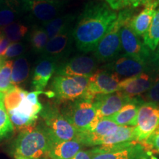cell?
<instances>
[{"label":"cell","mask_w":159,"mask_h":159,"mask_svg":"<svg viewBox=\"0 0 159 159\" xmlns=\"http://www.w3.org/2000/svg\"><path fill=\"white\" fill-rule=\"evenodd\" d=\"M117 15L105 2L91 1L87 3L72 30L77 48L84 53L94 51L116 21Z\"/></svg>","instance_id":"1"},{"label":"cell","mask_w":159,"mask_h":159,"mask_svg":"<svg viewBox=\"0 0 159 159\" xmlns=\"http://www.w3.org/2000/svg\"><path fill=\"white\" fill-rule=\"evenodd\" d=\"M51 140L42 123L21 131L12 144V154L29 159H42L47 156Z\"/></svg>","instance_id":"2"},{"label":"cell","mask_w":159,"mask_h":159,"mask_svg":"<svg viewBox=\"0 0 159 159\" xmlns=\"http://www.w3.org/2000/svg\"><path fill=\"white\" fill-rule=\"evenodd\" d=\"M134 15V8H125L119 12L116 21L94 49V57L98 62L111 61L118 56L122 50L120 30L123 25L130 22Z\"/></svg>","instance_id":"3"},{"label":"cell","mask_w":159,"mask_h":159,"mask_svg":"<svg viewBox=\"0 0 159 159\" xmlns=\"http://www.w3.org/2000/svg\"><path fill=\"white\" fill-rule=\"evenodd\" d=\"M42 125L47 130L51 142L78 140L80 133L61 114L56 104L47 103L41 113Z\"/></svg>","instance_id":"4"},{"label":"cell","mask_w":159,"mask_h":159,"mask_svg":"<svg viewBox=\"0 0 159 159\" xmlns=\"http://www.w3.org/2000/svg\"><path fill=\"white\" fill-rule=\"evenodd\" d=\"M62 104L61 114L80 134L92 130L97 116L94 100L82 98Z\"/></svg>","instance_id":"5"},{"label":"cell","mask_w":159,"mask_h":159,"mask_svg":"<svg viewBox=\"0 0 159 159\" xmlns=\"http://www.w3.org/2000/svg\"><path fill=\"white\" fill-rule=\"evenodd\" d=\"M89 77L56 75L50 84L49 91L52 94V98H55L57 103L85 99L89 84Z\"/></svg>","instance_id":"6"},{"label":"cell","mask_w":159,"mask_h":159,"mask_svg":"<svg viewBox=\"0 0 159 159\" xmlns=\"http://www.w3.org/2000/svg\"><path fill=\"white\" fill-rule=\"evenodd\" d=\"M90 151L91 159H142L151 156L144 146L137 142L94 147Z\"/></svg>","instance_id":"7"},{"label":"cell","mask_w":159,"mask_h":159,"mask_svg":"<svg viewBox=\"0 0 159 159\" xmlns=\"http://www.w3.org/2000/svg\"><path fill=\"white\" fill-rule=\"evenodd\" d=\"M158 128L159 105L144 102L139 108L135 126L136 142H145Z\"/></svg>","instance_id":"8"},{"label":"cell","mask_w":159,"mask_h":159,"mask_svg":"<svg viewBox=\"0 0 159 159\" xmlns=\"http://www.w3.org/2000/svg\"><path fill=\"white\" fill-rule=\"evenodd\" d=\"M120 77L108 69H99L89 77V84L85 99L94 100L100 94H108L119 91Z\"/></svg>","instance_id":"9"},{"label":"cell","mask_w":159,"mask_h":159,"mask_svg":"<svg viewBox=\"0 0 159 159\" xmlns=\"http://www.w3.org/2000/svg\"><path fill=\"white\" fill-rule=\"evenodd\" d=\"M64 2L52 0H22L21 9L42 24L58 16L63 11Z\"/></svg>","instance_id":"10"},{"label":"cell","mask_w":159,"mask_h":159,"mask_svg":"<svg viewBox=\"0 0 159 159\" xmlns=\"http://www.w3.org/2000/svg\"><path fill=\"white\" fill-rule=\"evenodd\" d=\"M98 61L88 55H77L57 65L55 75L62 76L91 77L97 70Z\"/></svg>","instance_id":"11"},{"label":"cell","mask_w":159,"mask_h":159,"mask_svg":"<svg viewBox=\"0 0 159 159\" xmlns=\"http://www.w3.org/2000/svg\"><path fill=\"white\" fill-rule=\"evenodd\" d=\"M133 99L119 91L108 94L97 95L94 99L97 109L96 118L99 120L112 116Z\"/></svg>","instance_id":"12"},{"label":"cell","mask_w":159,"mask_h":159,"mask_svg":"<svg viewBox=\"0 0 159 159\" xmlns=\"http://www.w3.org/2000/svg\"><path fill=\"white\" fill-rule=\"evenodd\" d=\"M149 61L128 55H124L105 66V69L116 73L119 77H130L145 73Z\"/></svg>","instance_id":"13"},{"label":"cell","mask_w":159,"mask_h":159,"mask_svg":"<svg viewBox=\"0 0 159 159\" xmlns=\"http://www.w3.org/2000/svg\"><path fill=\"white\" fill-rule=\"evenodd\" d=\"M120 41L125 54L149 61L152 58L150 52L130 29L129 22L123 25L120 30Z\"/></svg>","instance_id":"14"},{"label":"cell","mask_w":159,"mask_h":159,"mask_svg":"<svg viewBox=\"0 0 159 159\" xmlns=\"http://www.w3.org/2000/svg\"><path fill=\"white\" fill-rule=\"evenodd\" d=\"M72 30H69L49 39L41 55L58 62L69 52L72 43Z\"/></svg>","instance_id":"15"},{"label":"cell","mask_w":159,"mask_h":159,"mask_svg":"<svg viewBox=\"0 0 159 159\" xmlns=\"http://www.w3.org/2000/svg\"><path fill=\"white\" fill-rule=\"evenodd\" d=\"M153 78L146 73L128 77L119 82V91L130 98L143 95L152 86Z\"/></svg>","instance_id":"16"},{"label":"cell","mask_w":159,"mask_h":159,"mask_svg":"<svg viewBox=\"0 0 159 159\" xmlns=\"http://www.w3.org/2000/svg\"><path fill=\"white\" fill-rule=\"evenodd\" d=\"M57 62L48 57H42L34 67L32 77V84L35 91H41L46 88L49 80L55 72Z\"/></svg>","instance_id":"17"},{"label":"cell","mask_w":159,"mask_h":159,"mask_svg":"<svg viewBox=\"0 0 159 159\" xmlns=\"http://www.w3.org/2000/svg\"><path fill=\"white\" fill-rule=\"evenodd\" d=\"M159 5V0H153L147 4L139 14L134 16L129 22L130 29L138 36H144L150 27L151 21Z\"/></svg>","instance_id":"18"},{"label":"cell","mask_w":159,"mask_h":159,"mask_svg":"<svg viewBox=\"0 0 159 159\" xmlns=\"http://www.w3.org/2000/svg\"><path fill=\"white\" fill-rule=\"evenodd\" d=\"M84 145L78 140L51 142L46 158L48 159H71L81 151Z\"/></svg>","instance_id":"19"},{"label":"cell","mask_w":159,"mask_h":159,"mask_svg":"<svg viewBox=\"0 0 159 159\" xmlns=\"http://www.w3.org/2000/svg\"><path fill=\"white\" fill-rule=\"evenodd\" d=\"M143 103L144 102L140 97H135L130 102L124 105L119 111L106 119L112 121L119 126L135 127L136 125L139 108Z\"/></svg>","instance_id":"20"},{"label":"cell","mask_w":159,"mask_h":159,"mask_svg":"<svg viewBox=\"0 0 159 159\" xmlns=\"http://www.w3.org/2000/svg\"><path fill=\"white\" fill-rule=\"evenodd\" d=\"M130 142H136L135 127L119 126L114 134L99 139L96 147L109 146Z\"/></svg>","instance_id":"21"},{"label":"cell","mask_w":159,"mask_h":159,"mask_svg":"<svg viewBox=\"0 0 159 159\" xmlns=\"http://www.w3.org/2000/svg\"><path fill=\"white\" fill-rule=\"evenodd\" d=\"M75 19L76 16L72 13L58 16L48 22L42 24L43 28L47 32L49 39H51L63 32L70 30L71 25Z\"/></svg>","instance_id":"22"},{"label":"cell","mask_w":159,"mask_h":159,"mask_svg":"<svg viewBox=\"0 0 159 159\" xmlns=\"http://www.w3.org/2000/svg\"><path fill=\"white\" fill-rule=\"evenodd\" d=\"M20 12L21 7L18 0H2L0 4V29L14 22Z\"/></svg>","instance_id":"23"},{"label":"cell","mask_w":159,"mask_h":159,"mask_svg":"<svg viewBox=\"0 0 159 159\" xmlns=\"http://www.w3.org/2000/svg\"><path fill=\"white\" fill-rule=\"evenodd\" d=\"M30 65L27 59L24 56L13 61L11 75V83L13 86H19L27 80L29 77Z\"/></svg>","instance_id":"24"},{"label":"cell","mask_w":159,"mask_h":159,"mask_svg":"<svg viewBox=\"0 0 159 159\" xmlns=\"http://www.w3.org/2000/svg\"><path fill=\"white\" fill-rule=\"evenodd\" d=\"M143 37L144 45L151 51L156 50L159 43V7H157L150 27Z\"/></svg>","instance_id":"25"},{"label":"cell","mask_w":159,"mask_h":159,"mask_svg":"<svg viewBox=\"0 0 159 159\" xmlns=\"http://www.w3.org/2000/svg\"><path fill=\"white\" fill-rule=\"evenodd\" d=\"M27 93V91L19 86H14L11 90L5 93L3 97V104L7 112L16 108Z\"/></svg>","instance_id":"26"},{"label":"cell","mask_w":159,"mask_h":159,"mask_svg":"<svg viewBox=\"0 0 159 159\" xmlns=\"http://www.w3.org/2000/svg\"><path fill=\"white\" fill-rule=\"evenodd\" d=\"M2 33L10 42H19L27 33L28 27L20 22H13L2 29Z\"/></svg>","instance_id":"27"},{"label":"cell","mask_w":159,"mask_h":159,"mask_svg":"<svg viewBox=\"0 0 159 159\" xmlns=\"http://www.w3.org/2000/svg\"><path fill=\"white\" fill-rule=\"evenodd\" d=\"M49 40L48 35L43 27H35L32 31L30 41L33 50L35 52L41 53Z\"/></svg>","instance_id":"28"},{"label":"cell","mask_w":159,"mask_h":159,"mask_svg":"<svg viewBox=\"0 0 159 159\" xmlns=\"http://www.w3.org/2000/svg\"><path fill=\"white\" fill-rule=\"evenodd\" d=\"M13 65V61H6L0 69V93L3 94L14 87L11 83Z\"/></svg>","instance_id":"29"},{"label":"cell","mask_w":159,"mask_h":159,"mask_svg":"<svg viewBox=\"0 0 159 159\" xmlns=\"http://www.w3.org/2000/svg\"><path fill=\"white\" fill-rule=\"evenodd\" d=\"M11 119L3 104V99H0V142L8 137L13 131Z\"/></svg>","instance_id":"30"},{"label":"cell","mask_w":159,"mask_h":159,"mask_svg":"<svg viewBox=\"0 0 159 159\" xmlns=\"http://www.w3.org/2000/svg\"><path fill=\"white\" fill-rule=\"evenodd\" d=\"M113 11H122L125 8H136L146 5L153 0H104Z\"/></svg>","instance_id":"31"},{"label":"cell","mask_w":159,"mask_h":159,"mask_svg":"<svg viewBox=\"0 0 159 159\" xmlns=\"http://www.w3.org/2000/svg\"><path fill=\"white\" fill-rule=\"evenodd\" d=\"M140 97L144 102L159 105V71L153 78L151 88Z\"/></svg>","instance_id":"32"},{"label":"cell","mask_w":159,"mask_h":159,"mask_svg":"<svg viewBox=\"0 0 159 159\" xmlns=\"http://www.w3.org/2000/svg\"><path fill=\"white\" fill-rule=\"evenodd\" d=\"M25 46L24 43L20 42H13L11 43L8 46L7 49L5 51L3 54L0 55V57H2L5 60L13 58V57H18L21 55L25 52Z\"/></svg>","instance_id":"33"},{"label":"cell","mask_w":159,"mask_h":159,"mask_svg":"<svg viewBox=\"0 0 159 159\" xmlns=\"http://www.w3.org/2000/svg\"><path fill=\"white\" fill-rule=\"evenodd\" d=\"M149 153L156 152L159 153V128L144 142L141 143Z\"/></svg>","instance_id":"34"},{"label":"cell","mask_w":159,"mask_h":159,"mask_svg":"<svg viewBox=\"0 0 159 159\" xmlns=\"http://www.w3.org/2000/svg\"><path fill=\"white\" fill-rule=\"evenodd\" d=\"M43 91H33L31 92H27L26 94V98L32 104H38L40 102L39 101V96L41 94H43Z\"/></svg>","instance_id":"35"},{"label":"cell","mask_w":159,"mask_h":159,"mask_svg":"<svg viewBox=\"0 0 159 159\" xmlns=\"http://www.w3.org/2000/svg\"><path fill=\"white\" fill-rule=\"evenodd\" d=\"M42 159H48L47 158H44ZM71 159H91V151L89 150H82L77 153L75 157H73Z\"/></svg>","instance_id":"36"},{"label":"cell","mask_w":159,"mask_h":159,"mask_svg":"<svg viewBox=\"0 0 159 159\" xmlns=\"http://www.w3.org/2000/svg\"><path fill=\"white\" fill-rule=\"evenodd\" d=\"M9 45L10 41H8V39H7L5 36H4L2 38V39L1 42H0V55L5 52V51L7 49Z\"/></svg>","instance_id":"37"},{"label":"cell","mask_w":159,"mask_h":159,"mask_svg":"<svg viewBox=\"0 0 159 159\" xmlns=\"http://www.w3.org/2000/svg\"><path fill=\"white\" fill-rule=\"evenodd\" d=\"M151 61L154 63L155 64L159 66V43L156 49L154 51L153 55H152V58H151Z\"/></svg>","instance_id":"38"},{"label":"cell","mask_w":159,"mask_h":159,"mask_svg":"<svg viewBox=\"0 0 159 159\" xmlns=\"http://www.w3.org/2000/svg\"><path fill=\"white\" fill-rule=\"evenodd\" d=\"M5 60H4L2 57H0V69H1L2 67V66L4 64V63H5Z\"/></svg>","instance_id":"39"},{"label":"cell","mask_w":159,"mask_h":159,"mask_svg":"<svg viewBox=\"0 0 159 159\" xmlns=\"http://www.w3.org/2000/svg\"><path fill=\"white\" fill-rule=\"evenodd\" d=\"M14 158H15V159H29V158H25V157L19 156H14Z\"/></svg>","instance_id":"40"},{"label":"cell","mask_w":159,"mask_h":159,"mask_svg":"<svg viewBox=\"0 0 159 159\" xmlns=\"http://www.w3.org/2000/svg\"><path fill=\"white\" fill-rule=\"evenodd\" d=\"M150 159H158V158L154 156H150Z\"/></svg>","instance_id":"41"},{"label":"cell","mask_w":159,"mask_h":159,"mask_svg":"<svg viewBox=\"0 0 159 159\" xmlns=\"http://www.w3.org/2000/svg\"><path fill=\"white\" fill-rule=\"evenodd\" d=\"M4 97V94H2V93H0V99H3Z\"/></svg>","instance_id":"42"},{"label":"cell","mask_w":159,"mask_h":159,"mask_svg":"<svg viewBox=\"0 0 159 159\" xmlns=\"http://www.w3.org/2000/svg\"><path fill=\"white\" fill-rule=\"evenodd\" d=\"M4 37V35H0V42H1V41H2V38Z\"/></svg>","instance_id":"43"},{"label":"cell","mask_w":159,"mask_h":159,"mask_svg":"<svg viewBox=\"0 0 159 159\" xmlns=\"http://www.w3.org/2000/svg\"><path fill=\"white\" fill-rule=\"evenodd\" d=\"M148 157H145V158H142V159H148Z\"/></svg>","instance_id":"44"},{"label":"cell","mask_w":159,"mask_h":159,"mask_svg":"<svg viewBox=\"0 0 159 159\" xmlns=\"http://www.w3.org/2000/svg\"><path fill=\"white\" fill-rule=\"evenodd\" d=\"M0 35H2V31L0 30Z\"/></svg>","instance_id":"45"},{"label":"cell","mask_w":159,"mask_h":159,"mask_svg":"<svg viewBox=\"0 0 159 159\" xmlns=\"http://www.w3.org/2000/svg\"><path fill=\"white\" fill-rule=\"evenodd\" d=\"M52 1H61V0H52Z\"/></svg>","instance_id":"46"},{"label":"cell","mask_w":159,"mask_h":159,"mask_svg":"<svg viewBox=\"0 0 159 159\" xmlns=\"http://www.w3.org/2000/svg\"><path fill=\"white\" fill-rule=\"evenodd\" d=\"M2 0H0V4H1V2H2Z\"/></svg>","instance_id":"47"}]
</instances>
